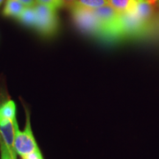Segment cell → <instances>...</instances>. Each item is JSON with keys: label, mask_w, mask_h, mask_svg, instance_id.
Here are the masks:
<instances>
[{"label": "cell", "mask_w": 159, "mask_h": 159, "mask_svg": "<svg viewBox=\"0 0 159 159\" xmlns=\"http://www.w3.org/2000/svg\"><path fill=\"white\" fill-rule=\"evenodd\" d=\"M0 119L15 120L16 105L13 100H7L0 105Z\"/></svg>", "instance_id": "30bf717a"}, {"label": "cell", "mask_w": 159, "mask_h": 159, "mask_svg": "<svg viewBox=\"0 0 159 159\" xmlns=\"http://www.w3.org/2000/svg\"><path fill=\"white\" fill-rule=\"evenodd\" d=\"M26 7H27L19 0H7L3 9V15L18 19Z\"/></svg>", "instance_id": "ba28073f"}, {"label": "cell", "mask_w": 159, "mask_h": 159, "mask_svg": "<svg viewBox=\"0 0 159 159\" xmlns=\"http://www.w3.org/2000/svg\"><path fill=\"white\" fill-rule=\"evenodd\" d=\"M42 158V155L41 153V151H40L39 148H37L35 151H33V152L30 153L27 156L22 157V159H41Z\"/></svg>", "instance_id": "9a60e30c"}, {"label": "cell", "mask_w": 159, "mask_h": 159, "mask_svg": "<svg viewBox=\"0 0 159 159\" xmlns=\"http://www.w3.org/2000/svg\"><path fill=\"white\" fill-rule=\"evenodd\" d=\"M38 4L47 6L50 8L56 10L64 5L63 0H36Z\"/></svg>", "instance_id": "4fadbf2b"}, {"label": "cell", "mask_w": 159, "mask_h": 159, "mask_svg": "<svg viewBox=\"0 0 159 159\" xmlns=\"http://www.w3.org/2000/svg\"><path fill=\"white\" fill-rule=\"evenodd\" d=\"M108 5V0H77L74 5L94 10Z\"/></svg>", "instance_id": "7c38bea8"}, {"label": "cell", "mask_w": 159, "mask_h": 159, "mask_svg": "<svg viewBox=\"0 0 159 159\" xmlns=\"http://www.w3.org/2000/svg\"><path fill=\"white\" fill-rule=\"evenodd\" d=\"M18 20L24 25L35 28L37 24V13L35 7H26Z\"/></svg>", "instance_id": "9c48e42d"}, {"label": "cell", "mask_w": 159, "mask_h": 159, "mask_svg": "<svg viewBox=\"0 0 159 159\" xmlns=\"http://www.w3.org/2000/svg\"><path fill=\"white\" fill-rule=\"evenodd\" d=\"M71 14L77 27L86 34L102 38L100 25L93 10L80 6L70 7Z\"/></svg>", "instance_id": "7a4b0ae2"}, {"label": "cell", "mask_w": 159, "mask_h": 159, "mask_svg": "<svg viewBox=\"0 0 159 159\" xmlns=\"http://www.w3.org/2000/svg\"><path fill=\"white\" fill-rule=\"evenodd\" d=\"M23 3L26 7H35L36 5V0H19Z\"/></svg>", "instance_id": "2e32d148"}, {"label": "cell", "mask_w": 159, "mask_h": 159, "mask_svg": "<svg viewBox=\"0 0 159 159\" xmlns=\"http://www.w3.org/2000/svg\"><path fill=\"white\" fill-rule=\"evenodd\" d=\"M156 2H157V3H158V5H159V0H156Z\"/></svg>", "instance_id": "d6986e66"}, {"label": "cell", "mask_w": 159, "mask_h": 159, "mask_svg": "<svg viewBox=\"0 0 159 159\" xmlns=\"http://www.w3.org/2000/svg\"><path fill=\"white\" fill-rule=\"evenodd\" d=\"M76 1L77 0H63V2H64V5H66L69 7H71L75 5Z\"/></svg>", "instance_id": "e0dca14e"}, {"label": "cell", "mask_w": 159, "mask_h": 159, "mask_svg": "<svg viewBox=\"0 0 159 159\" xmlns=\"http://www.w3.org/2000/svg\"><path fill=\"white\" fill-rule=\"evenodd\" d=\"M108 2L109 5L114 7L117 11L122 13L132 11L136 0H108Z\"/></svg>", "instance_id": "8fae6325"}, {"label": "cell", "mask_w": 159, "mask_h": 159, "mask_svg": "<svg viewBox=\"0 0 159 159\" xmlns=\"http://www.w3.org/2000/svg\"><path fill=\"white\" fill-rule=\"evenodd\" d=\"M41 159H43V157H42V158H41Z\"/></svg>", "instance_id": "ffe728a7"}, {"label": "cell", "mask_w": 159, "mask_h": 159, "mask_svg": "<svg viewBox=\"0 0 159 159\" xmlns=\"http://www.w3.org/2000/svg\"><path fill=\"white\" fill-rule=\"evenodd\" d=\"M155 2L156 0H136L132 11L141 21L148 25L153 13Z\"/></svg>", "instance_id": "52a82bcc"}, {"label": "cell", "mask_w": 159, "mask_h": 159, "mask_svg": "<svg viewBox=\"0 0 159 159\" xmlns=\"http://www.w3.org/2000/svg\"><path fill=\"white\" fill-rule=\"evenodd\" d=\"M3 1H4V0H0V5H1V4L2 3Z\"/></svg>", "instance_id": "ac0fdd59"}, {"label": "cell", "mask_w": 159, "mask_h": 159, "mask_svg": "<svg viewBox=\"0 0 159 159\" xmlns=\"http://www.w3.org/2000/svg\"><path fill=\"white\" fill-rule=\"evenodd\" d=\"M35 8L37 13V24L35 26L37 31L45 37H51L56 34L59 28L56 10L38 3Z\"/></svg>", "instance_id": "3957f363"}, {"label": "cell", "mask_w": 159, "mask_h": 159, "mask_svg": "<svg viewBox=\"0 0 159 159\" xmlns=\"http://www.w3.org/2000/svg\"><path fill=\"white\" fill-rule=\"evenodd\" d=\"M15 150L16 153L21 158L39 148L31 130L29 116L27 117V123L25 130L23 131L19 130L17 121L15 122Z\"/></svg>", "instance_id": "5b68a950"}, {"label": "cell", "mask_w": 159, "mask_h": 159, "mask_svg": "<svg viewBox=\"0 0 159 159\" xmlns=\"http://www.w3.org/2000/svg\"><path fill=\"white\" fill-rule=\"evenodd\" d=\"M15 120L7 119H0V134L4 142L11 151L13 158L16 159V151L15 150Z\"/></svg>", "instance_id": "8992f818"}, {"label": "cell", "mask_w": 159, "mask_h": 159, "mask_svg": "<svg viewBox=\"0 0 159 159\" xmlns=\"http://www.w3.org/2000/svg\"><path fill=\"white\" fill-rule=\"evenodd\" d=\"M0 151H1V159H14L11 151L4 142L1 134H0Z\"/></svg>", "instance_id": "5bb4252c"}, {"label": "cell", "mask_w": 159, "mask_h": 159, "mask_svg": "<svg viewBox=\"0 0 159 159\" xmlns=\"http://www.w3.org/2000/svg\"><path fill=\"white\" fill-rule=\"evenodd\" d=\"M93 11L99 20L102 31V38L119 39L120 12L117 11L109 5L94 9Z\"/></svg>", "instance_id": "6da1fadb"}, {"label": "cell", "mask_w": 159, "mask_h": 159, "mask_svg": "<svg viewBox=\"0 0 159 159\" xmlns=\"http://www.w3.org/2000/svg\"><path fill=\"white\" fill-rule=\"evenodd\" d=\"M148 29V24L141 21L132 11L120 13L119 39L141 36Z\"/></svg>", "instance_id": "277c9868"}]
</instances>
